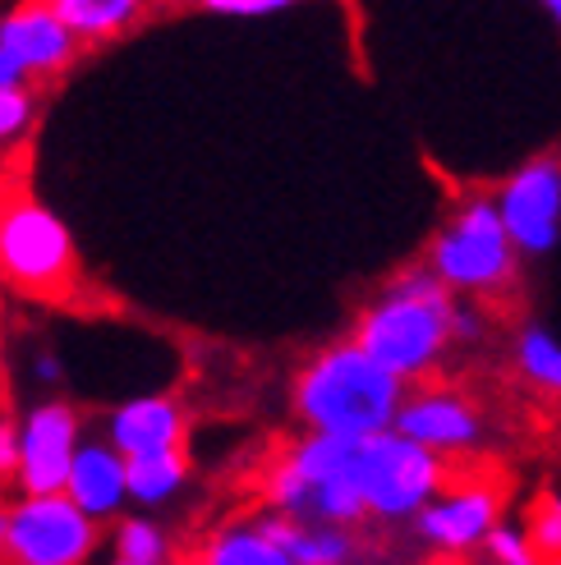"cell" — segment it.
Returning <instances> with one entry per match:
<instances>
[{
	"instance_id": "obj_30",
	"label": "cell",
	"mask_w": 561,
	"mask_h": 565,
	"mask_svg": "<svg viewBox=\"0 0 561 565\" xmlns=\"http://www.w3.org/2000/svg\"><path fill=\"white\" fill-rule=\"evenodd\" d=\"M543 6H548V10H552V14L561 19V0H543Z\"/></svg>"
},
{
	"instance_id": "obj_24",
	"label": "cell",
	"mask_w": 561,
	"mask_h": 565,
	"mask_svg": "<svg viewBox=\"0 0 561 565\" xmlns=\"http://www.w3.org/2000/svg\"><path fill=\"white\" fill-rule=\"evenodd\" d=\"M484 543H488V556H493L497 565H539L534 543H529V533H520V529L493 524V533H488Z\"/></svg>"
},
{
	"instance_id": "obj_14",
	"label": "cell",
	"mask_w": 561,
	"mask_h": 565,
	"mask_svg": "<svg viewBox=\"0 0 561 565\" xmlns=\"http://www.w3.org/2000/svg\"><path fill=\"white\" fill-rule=\"evenodd\" d=\"M51 6L78 33V42H106L129 33L144 19L148 0H51Z\"/></svg>"
},
{
	"instance_id": "obj_21",
	"label": "cell",
	"mask_w": 561,
	"mask_h": 565,
	"mask_svg": "<svg viewBox=\"0 0 561 565\" xmlns=\"http://www.w3.org/2000/svg\"><path fill=\"white\" fill-rule=\"evenodd\" d=\"M116 556L161 565V561H166V539H161V533H157L148 520H125L120 533H116Z\"/></svg>"
},
{
	"instance_id": "obj_19",
	"label": "cell",
	"mask_w": 561,
	"mask_h": 565,
	"mask_svg": "<svg viewBox=\"0 0 561 565\" xmlns=\"http://www.w3.org/2000/svg\"><path fill=\"white\" fill-rule=\"evenodd\" d=\"M516 359H520V373H525L529 382L543 386V391H557V395H561V345L552 341L548 331L529 327V331L520 335V350H516Z\"/></svg>"
},
{
	"instance_id": "obj_3",
	"label": "cell",
	"mask_w": 561,
	"mask_h": 565,
	"mask_svg": "<svg viewBox=\"0 0 561 565\" xmlns=\"http://www.w3.org/2000/svg\"><path fill=\"white\" fill-rule=\"evenodd\" d=\"M350 478L363 492L373 515L401 520V515H419L433 501V492L442 488V460L437 450L405 437L401 428H382L373 437H354L350 450Z\"/></svg>"
},
{
	"instance_id": "obj_9",
	"label": "cell",
	"mask_w": 561,
	"mask_h": 565,
	"mask_svg": "<svg viewBox=\"0 0 561 565\" xmlns=\"http://www.w3.org/2000/svg\"><path fill=\"white\" fill-rule=\"evenodd\" d=\"M78 418L70 405H38L23 423V465H19V483L23 497H46V492H65L70 469L78 456Z\"/></svg>"
},
{
	"instance_id": "obj_5",
	"label": "cell",
	"mask_w": 561,
	"mask_h": 565,
	"mask_svg": "<svg viewBox=\"0 0 561 565\" xmlns=\"http://www.w3.org/2000/svg\"><path fill=\"white\" fill-rule=\"evenodd\" d=\"M428 267L452 290H469V295H493L511 286L516 239L507 221H501V207L488 203V198H469L465 207H456V216L442 225L428 248Z\"/></svg>"
},
{
	"instance_id": "obj_28",
	"label": "cell",
	"mask_w": 561,
	"mask_h": 565,
	"mask_svg": "<svg viewBox=\"0 0 561 565\" xmlns=\"http://www.w3.org/2000/svg\"><path fill=\"white\" fill-rule=\"evenodd\" d=\"M38 377H42V382H61V363H55L51 354H42V359H38Z\"/></svg>"
},
{
	"instance_id": "obj_23",
	"label": "cell",
	"mask_w": 561,
	"mask_h": 565,
	"mask_svg": "<svg viewBox=\"0 0 561 565\" xmlns=\"http://www.w3.org/2000/svg\"><path fill=\"white\" fill-rule=\"evenodd\" d=\"M33 125V93L23 88H0V143H14V138Z\"/></svg>"
},
{
	"instance_id": "obj_20",
	"label": "cell",
	"mask_w": 561,
	"mask_h": 565,
	"mask_svg": "<svg viewBox=\"0 0 561 565\" xmlns=\"http://www.w3.org/2000/svg\"><path fill=\"white\" fill-rule=\"evenodd\" d=\"M267 497H272L286 515H299V511H308V505H314V483H308L304 469L286 456V465H276V473L267 478Z\"/></svg>"
},
{
	"instance_id": "obj_11",
	"label": "cell",
	"mask_w": 561,
	"mask_h": 565,
	"mask_svg": "<svg viewBox=\"0 0 561 565\" xmlns=\"http://www.w3.org/2000/svg\"><path fill=\"white\" fill-rule=\"evenodd\" d=\"M396 428L414 441H424L433 450H465L479 441V414H474L469 401L452 391H424L414 401L401 405Z\"/></svg>"
},
{
	"instance_id": "obj_4",
	"label": "cell",
	"mask_w": 561,
	"mask_h": 565,
	"mask_svg": "<svg viewBox=\"0 0 561 565\" xmlns=\"http://www.w3.org/2000/svg\"><path fill=\"white\" fill-rule=\"evenodd\" d=\"M74 239L33 193L0 198V276L28 295H65L74 280Z\"/></svg>"
},
{
	"instance_id": "obj_22",
	"label": "cell",
	"mask_w": 561,
	"mask_h": 565,
	"mask_svg": "<svg viewBox=\"0 0 561 565\" xmlns=\"http://www.w3.org/2000/svg\"><path fill=\"white\" fill-rule=\"evenodd\" d=\"M534 529H529V543H534V556L539 565H561V511H557V497L548 492L539 501L534 520H529Z\"/></svg>"
},
{
	"instance_id": "obj_26",
	"label": "cell",
	"mask_w": 561,
	"mask_h": 565,
	"mask_svg": "<svg viewBox=\"0 0 561 565\" xmlns=\"http://www.w3.org/2000/svg\"><path fill=\"white\" fill-rule=\"evenodd\" d=\"M19 465H23V428L0 423V478L19 473Z\"/></svg>"
},
{
	"instance_id": "obj_32",
	"label": "cell",
	"mask_w": 561,
	"mask_h": 565,
	"mask_svg": "<svg viewBox=\"0 0 561 565\" xmlns=\"http://www.w3.org/2000/svg\"><path fill=\"white\" fill-rule=\"evenodd\" d=\"M552 497H557V511H561V492H552Z\"/></svg>"
},
{
	"instance_id": "obj_1",
	"label": "cell",
	"mask_w": 561,
	"mask_h": 565,
	"mask_svg": "<svg viewBox=\"0 0 561 565\" xmlns=\"http://www.w3.org/2000/svg\"><path fill=\"white\" fill-rule=\"evenodd\" d=\"M405 405V377L363 350L359 341L322 350L295 382V409L314 433L336 437H373L396 428Z\"/></svg>"
},
{
	"instance_id": "obj_8",
	"label": "cell",
	"mask_w": 561,
	"mask_h": 565,
	"mask_svg": "<svg viewBox=\"0 0 561 565\" xmlns=\"http://www.w3.org/2000/svg\"><path fill=\"white\" fill-rule=\"evenodd\" d=\"M0 46L19 55L28 78H55L74 65L78 33L55 14L51 0H19L14 10L0 14Z\"/></svg>"
},
{
	"instance_id": "obj_15",
	"label": "cell",
	"mask_w": 561,
	"mask_h": 565,
	"mask_svg": "<svg viewBox=\"0 0 561 565\" xmlns=\"http://www.w3.org/2000/svg\"><path fill=\"white\" fill-rule=\"evenodd\" d=\"M125 460H129V497L144 501V505L171 501L184 483V473H189L180 446L176 450H152V456H125Z\"/></svg>"
},
{
	"instance_id": "obj_7",
	"label": "cell",
	"mask_w": 561,
	"mask_h": 565,
	"mask_svg": "<svg viewBox=\"0 0 561 565\" xmlns=\"http://www.w3.org/2000/svg\"><path fill=\"white\" fill-rule=\"evenodd\" d=\"M501 221L520 253H548L561 231V161L539 157L501 184L497 193Z\"/></svg>"
},
{
	"instance_id": "obj_31",
	"label": "cell",
	"mask_w": 561,
	"mask_h": 565,
	"mask_svg": "<svg viewBox=\"0 0 561 565\" xmlns=\"http://www.w3.org/2000/svg\"><path fill=\"white\" fill-rule=\"evenodd\" d=\"M116 565H148V561H125V556H116Z\"/></svg>"
},
{
	"instance_id": "obj_27",
	"label": "cell",
	"mask_w": 561,
	"mask_h": 565,
	"mask_svg": "<svg viewBox=\"0 0 561 565\" xmlns=\"http://www.w3.org/2000/svg\"><path fill=\"white\" fill-rule=\"evenodd\" d=\"M28 83V70L19 65V55L10 46H0V88H23Z\"/></svg>"
},
{
	"instance_id": "obj_6",
	"label": "cell",
	"mask_w": 561,
	"mask_h": 565,
	"mask_svg": "<svg viewBox=\"0 0 561 565\" xmlns=\"http://www.w3.org/2000/svg\"><path fill=\"white\" fill-rule=\"evenodd\" d=\"M97 547V524L70 492L23 497L10 511L14 565H83Z\"/></svg>"
},
{
	"instance_id": "obj_16",
	"label": "cell",
	"mask_w": 561,
	"mask_h": 565,
	"mask_svg": "<svg viewBox=\"0 0 561 565\" xmlns=\"http://www.w3.org/2000/svg\"><path fill=\"white\" fill-rule=\"evenodd\" d=\"M263 529L295 556V565H341L350 556V539L336 529H304L295 520H263Z\"/></svg>"
},
{
	"instance_id": "obj_18",
	"label": "cell",
	"mask_w": 561,
	"mask_h": 565,
	"mask_svg": "<svg viewBox=\"0 0 561 565\" xmlns=\"http://www.w3.org/2000/svg\"><path fill=\"white\" fill-rule=\"evenodd\" d=\"M308 511H318L327 524H354L369 515V501H363L350 473H331L322 483H314V505H308Z\"/></svg>"
},
{
	"instance_id": "obj_12",
	"label": "cell",
	"mask_w": 561,
	"mask_h": 565,
	"mask_svg": "<svg viewBox=\"0 0 561 565\" xmlns=\"http://www.w3.org/2000/svg\"><path fill=\"white\" fill-rule=\"evenodd\" d=\"M65 492L93 520L116 515L120 505H125V497H129V460L120 456L116 446H78Z\"/></svg>"
},
{
	"instance_id": "obj_25",
	"label": "cell",
	"mask_w": 561,
	"mask_h": 565,
	"mask_svg": "<svg viewBox=\"0 0 561 565\" xmlns=\"http://www.w3.org/2000/svg\"><path fill=\"white\" fill-rule=\"evenodd\" d=\"M199 6L212 14H231V19H263V14L299 6V0H199Z\"/></svg>"
},
{
	"instance_id": "obj_17",
	"label": "cell",
	"mask_w": 561,
	"mask_h": 565,
	"mask_svg": "<svg viewBox=\"0 0 561 565\" xmlns=\"http://www.w3.org/2000/svg\"><path fill=\"white\" fill-rule=\"evenodd\" d=\"M203 565H295V556L258 524V529L221 533V539L208 547V561Z\"/></svg>"
},
{
	"instance_id": "obj_13",
	"label": "cell",
	"mask_w": 561,
	"mask_h": 565,
	"mask_svg": "<svg viewBox=\"0 0 561 565\" xmlns=\"http://www.w3.org/2000/svg\"><path fill=\"white\" fill-rule=\"evenodd\" d=\"M180 428L184 418L171 401L161 395H144V401H129L110 414V446L120 456H152V450H176L180 446Z\"/></svg>"
},
{
	"instance_id": "obj_29",
	"label": "cell",
	"mask_w": 561,
	"mask_h": 565,
	"mask_svg": "<svg viewBox=\"0 0 561 565\" xmlns=\"http://www.w3.org/2000/svg\"><path fill=\"white\" fill-rule=\"evenodd\" d=\"M0 556H10V511H0Z\"/></svg>"
},
{
	"instance_id": "obj_2",
	"label": "cell",
	"mask_w": 561,
	"mask_h": 565,
	"mask_svg": "<svg viewBox=\"0 0 561 565\" xmlns=\"http://www.w3.org/2000/svg\"><path fill=\"white\" fill-rule=\"evenodd\" d=\"M452 322H456L452 286L433 267H424L391 280V290L359 318L354 341L396 377H419L456 341Z\"/></svg>"
},
{
	"instance_id": "obj_10",
	"label": "cell",
	"mask_w": 561,
	"mask_h": 565,
	"mask_svg": "<svg viewBox=\"0 0 561 565\" xmlns=\"http://www.w3.org/2000/svg\"><path fill=\"white\" fill-rule=\"evenodd\" d=\"M497 505H501V497L493 488H461V492L442 497V501H428L424 511H419V533H424L428 543L446 547V552L474 547L493 533Z\"/></svg>"
}]
</instances>
